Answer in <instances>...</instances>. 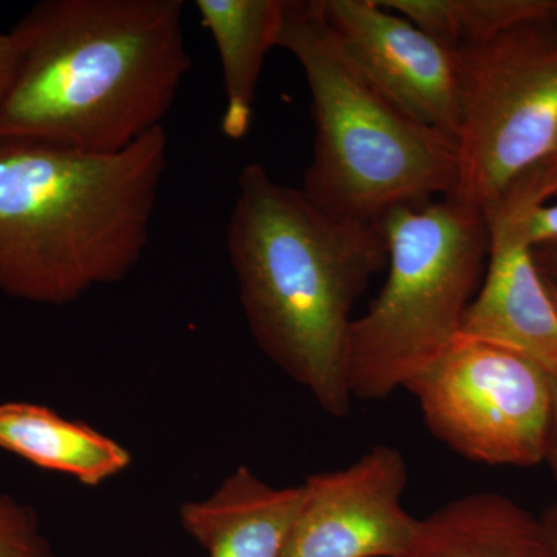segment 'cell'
<instances>
[{"instance_id": "obj_1", "label": "cell", "mask_w": 557, "mask_h": 557, "mask_svg": "<svg viewBox=\"0 0 557 557\" xmlns=\"http://www.w3.org/2000/svg\"><path fill=\"white\" fill-rule=\"evenodd\" d=\"M182 0H42L13 28L22 57L0 138L127 149L174 108L190 54Z\"/></svg>"}, {"instance_id": "obj_2", "label": "cell", "mask_w": 557, "mask_h": 557, "mask_svg": "<svg viewBox=\"0 0 557 557\" xmlns=\"http://www.w3.org/2000/svg\"><path fill=\"white\" fill-rule=\"evenodd\" d=\"M228 256L249 332L332 417H347L346 343L355 302L383 269L380 225L344 222L260 163L237 178Z\"/></svg>"}, {"instance_id": "obj_3", "label": "cell", "mask_w": 557, "mask_h": 557, "mask_svg": "<svg viewBox=\"0 0 557 557\" xmlns=\"http://www.w3.org/2000/svg\"><path fill=\"white\" fill-rule=\"evenodd\" d=\"M168 134L112 153L0 138V292L67 306L119 284L145 256Z\"/></svg>"}, {"instance_id": "obj_4", "label": "cell", "mask_w": 557, "mask_h": 557, "mask_svg": "<svg viewBox=\"0 0 557 557\" xmlns=\"http://www.w3.org/2000/svg\"><path fill=\"white\" fill-rule=\"evenodd\" d=\"M278 47L299 62L314 121L302 193L325 214L380 225L388 212L453 197L457 139L397 108L347 57L319 0L285 2Z\"/></svg>"}, {"instance_id": "obj_5", "label": "cell", "mask_w": 557, "mask_h": 557, "mask_svg": "<svg viewBox=\"0 0 557 557\" xmlns=\"http://www.w3.org/2000/svg\"><path fill=\"white\" fill-rule=\"evenodd\" d=\"M386 284L346 343L351 398L384 399L445 354L460 333L490 259L487 220L453 197L381 220Z\"/></svg>"}, {"instance_id": "obj_6", "label": "cell", "mask_w": 557, "mask_h": 557, "mask_svg": "<svg viewBox=\"0 0 557 557\" xmlns=\"http://www.w3.org/2000/svg\"><path fill=\"white\" fill-rule=\"evenodd\" d=\"M460 78L453 199L486 220L557 139V25H530L453 51Z\"/></svg>"}, {"instance_id": "obj_7", "label": "cell", "mask_w": 557, "mask_h": 557, "mask_svg": "<svg viewBox=\"0 0 557 557\" xmlns=\"http://www.w3.org/2000/svg\"><path fill=\"white\" fill-rule=\"evenodd\" d=\"M405 388L431 434L458 456L490 467L544 463L553 381L531 359L458 333Z\"/></svg>"}, {"instance_id": "obj_8", "label": "cell", "mask_w": 557, "mask_h": 557, "mask_svg": "<svg viewBox=\"0 0 557 557\" xmlns=\"http://www.w3.org/2000/svg\"><path fill=\"white\" fill-rule=\"evenodd\" d=\"M408 480L405 457L388 445L310 475L281 557H401L418 527L403 507Z\"/></svg>"}, {"instance_id": "obj_9", "label": "cell", "mask_w": 557, "mask_h": 557, "mask_svg": "<svg viewBox=\"0 0 557 557\" xmlns=\"http://www.w3.org/2000/svg\"><path fill=\"white\" fill-rule=\"evenodd\" d=\"M322 16L350 61L403 112L458 137L456 57L380 0H319Z\"/></svg>"}, {"instance_id": "obj_10", "label": "cell", "mask_w": 557, "mask_h": 557, "mask_svg": "<svg viewBox=\"0 0 557 557\" xmlns=\"http://www.w3.org/2000/svg\"><path fill=\"white\" fill-rule=\"evenodd\" d=\"M460 335L509 348L557 376V309L530 249L491 244L483 284Z\"/></svg>"}, {"instance_id": "obj_11", "label": "cell", "mask_w": 557, "mask_h": 557, "mask_svg": "<svg viewBox=\"0 0 557 557\" xmlns=\"http://www.w3.org/2000/svg\"><path fill=\"white\" fill-rule=\"evenodd\" d=\"M304 502V485L274 487L239 467L203 500L180 507V522L208 557H281Z\"/></svg>"}, {"instance_id": "obj_12", "label": "cell", "mask_w": 557, "mask_h": 557, "mask_svg": "<svg viewBox=\"0 0 557 557\" xmlns=\"http://www.w3.org/2000/svg\"><path fill=\"white\" fill-rule=\"evenodd\" d=\"M401 557H557L542 518L498 493H474L418 519Z\"/></svg>"}, {"instance_id": "obj_13", "label": "cell", "mask_w": 557, "mask_h": 557, "mask_svg": "<svg viewBox=\"0 0 557 557\" xmlns=\"http://www.w3.org/2000/svg\"><path fill=\"white\" fill-rule=\"evenodd\" d=\"M0 448L90 487L116 478L132 463V454L116 440L27 401L0 403Z\"/></svg>"}, {"instance_id": "obj_14", "label": "cell", "mask_w": 557, "mask_h": 557, "mask_svg": "<svg viewBox=\"0 0 557 557\" xmlns=\"http://www.w3.org/2000/svg\"><path fill=\"white\" fill-rule=\"evenodd\" d=\"M287 0H197L201 24L214 39L222 67L225 112L222 132L242 139L251 127L252 108L267 54L278 47Z\"/></svg>"}, {"instance_id": "obj_15", "label": "cell", "mask_w": 557, "mask_h": 557, "mask_svg": "<svg viewBox=\"0 0 557 557\" xmlns=\"http://www.w3.org/2000/svg\"><path fill=\"white\" fill-rule=\"evenodd\" d=\"M450 51L475 49L518 28L557 25V0H380Z\"/></svg>"}, {"instance_id": "obj_16", "label": "cell", "mask_w": 557, "mask_h": 557, "mask_svg": "<svg viewBox=\"0 0 557 557\" xmlns=\"http://www.w3.org/2000/svg\"><path fill=\"white\" fill-rule=\"evenodd\" d=\"M0 557H58L28 505L0 494Z\"/></svg>"}, {"instance_id": "obj_17", "label": "cell", "mask_w": 557, "mask_h": 557, "mask_svg": "<svg viewBox=\"0 0 557 557\" xmlns=\"http://www.w3.org/2000/svg\"><path fill=\"white\" fill-rule=\"evenodd\" d=\"M557 199V139L552 150L522 177L516 180L498 201L496 211L487 219V225L518 214L525 209L552 203Z\"/></svg>"}, {"instance_id": "obj_18", "label": "cell", "mask_w": 557, "mask_h": 557, "mask_svg": "<svg viewBox=\"0 0 557 557\" xmlns=\"http://www.w3.org/2000/svg\"><path fill=\"white\" fill-rule=\"evenodd\" d=\"M491 244L534 248L557 242V203L541 205L490 225Z\"/></svg>"}, {"instance_id": "obj_19", "label": "cell", "mask_w": 557, "mask_h": 557, "mask_svg": "<svg viewBox=\"0 0 557 557\" xmlns=\"http://www.w3.org/2000/svg\"><path fill=\"white\" fill-rule=\"evenodd\" d=\"M22 57L20 36L11 30L0 33V102L9 94L11 84L17 75Z\"/></svg>"}, {"instance_id": "obj_20", "label": "cell", "mask_w": 557, "mask_h": 557, "mask_svg": "<svg viewBox=\"0 0 557 557\" xmlns=\"http://www.w3.org/2000/svg\"><path fill=\"white\" fill-rule=\"evenodd\" d=\"M531 258L541 276L557 288V242L530 249Z\"/></svg>"}, {"instance_id": "obj_21", "label": "cell", "mask_w": 557, "mask_h": 557, "mask_svg": "<svg viewBox=\"0 0 557 557\" xmlns=\"http://www.w3.org/2000/svg\"><path fill=\"white\" fill-rule=\"evenodd\" d=\"M553 381V416L552 426H549L547 450H545V463L552 469L557 482V376H552Z\"/></svg>"}, {"instance_id": "obj_22", "label": "cell", "mask_w": 557, "mask_h": 557, "mask_svg": "<svg viewBox=\"0 0 557 557\" xmlns=\"http://www.w3.org/2000/svg\"><path fill=\"white\" fill-rule=\"evenodd\" d=\"M541 518L544 520V525L547 528L548 536L552 539L553 548H555L557 556V505L545 511V515Z\"/></svg>"}, {"instance_id": "obj_23", "label": "cell", "mask_w": 557, "mask_h": 557, "mask_svg": "<svg viewBox=\"0 0 557 557\" xmlns=\"http://www.w3.org/2000/svg\"><path fill=\"white\" fill-rule=\"evenodd\" d=\"M544 281H545V278H544ZM545 285H547L549 296H552L553 302H555V306L557 309V288L555 287V285L549 284L548 281H545Z\"/></svg>"}]
</instances>
